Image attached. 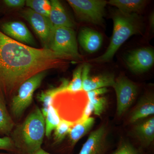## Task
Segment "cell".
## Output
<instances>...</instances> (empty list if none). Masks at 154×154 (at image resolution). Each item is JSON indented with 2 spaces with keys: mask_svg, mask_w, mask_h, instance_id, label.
<instances>
[{
  "mask_svg": "<svg viewBox=\"0 0 154 154\" xmlns=\"http://www.w3.org/2000/svg\"><path fill=\"white\" fill-rule=\"evenodd\" d=\"M61 119L57 110L53 106L51 105L48 108L47 114L45 118V136L49 138L51 136L53 131L56 128Z\"/></svg>",
  "mask_w": 154,
  "mask_h": 154,
  "instance_id": "20",
  "label": "cell"
},
{
  "mask_svg": "<svg viewBox=\"0 0 154 154\" xmlns=\"http://www.w3.org/2000/svg\"><path fill=\"white\" fill-rule=\"evenodd\" d=\"M78 40L81 47L88 53L92 54L99 50L102 46L103 37L98 31L85 27L80 30Z\"/></svg>",
  "mask_w": 154,
  "mask_h": 154,
  "instance_id": "15",
  "label": "cell"
},
{
  "mask_svg": "<svg viewBox=\"0 0 154 154\" xmlns=\"http://www.w3.org/2000/svg\"><path fill=\"white\" fill-rule=\"evenodd\" d=\"M48 49L74 60H82L79 53L75 33L72 28H53Z\"/></svg>",
  "mask_w": 154,
  "mask_h": 154,
  "instance_id": "4",
  "label": "cell"
},
{
  "mask_svg": "<svg viewBox=\"0 0 154 154\" xmlns=\"http://www.w3.org/2000/svg\"><path fill=\"white\" fill-rule=\"evenodd\" d=\"M90 70V65H83L82 72L83 91L87 93L100 88L113 87L116 80L114 75L110 73H105L91 76Z\"/></svg>",
  "mask_w": 154,
  "mask_h": 154,
  "instance_id": "12",
  "label": "cell"
},
{
  "mask_svg": "<svg viewBox=\"0 0 154 154\" xmlns=\"http://www.w3.org/2000/svg\"><path fill=\"white\" fill-rule=\"evenodd\" d=\"M149 23L150 27L152 30H154V13H152L149 17Z\"/></svg>",
  "mask_w": 154,
  "mask_h": 154,
  "instance_id": "31",
  "label": "cell"
},
{
  "mask_svg": "<svg viewBox=\"0 0 154 154\" xmlns=\"http://www.w3.org/2000/svg\"><path fill=\"white\" fill-rule=\"evenodd\" d=\"M74 123L65 119H61L60 123L54 129V143H61L68 135L69 132Z\"/></svg>",
  "mask_w": 154,
  "mask_h": 154,
  "instance_id": "23",
  "label": "cell"
},
{
  "mask_svg": "<svg viewBox=\"0 0 154 154\" xmlns=\"http://www.w3.org/2000/svg\"><path fill=\"white\" fill-rule=\"evenodd\" d=\"M68 84V81L63 80L61 85L59 87L50 88L46 91H42L37 95V99L42 103V107L40 110L44 118L47 114L49 106L53 105L54 99L56 95L65 91Z\"/></svg>",
  "mask_w": 154,
  "mask_h": 154,
  "instance_id": "18",
  "label": "cell"
},
{
  "mask_svg": "<svg viewBox=\"0 0 154 154\" xmlns=\"http://www.w3.org/2000/svg\"><path fill=\"white\" fill-rule=\"evenodd\" d=\"M67 2L81 21L96 25H102L104 22L107 1L68 0Z\"/></svg>",
  "mask_w": 154,
  "mask_h": 154,
  "instance_id": "6",
  "label": "cell"
},
{
  "mask_svg": "<svg viewBox=\"0 0 154 154\" xmlns=\"http://www.w3.org/2000/svg\"><path fill=\"white\" fill-rule=\"evenodd\" d=\"M109 154H144V153L129 141L121 140L117 148Z\"/></svg>",
  "mask_w": 154,
  "mask_h": 154,
  "instance_id": "25",
  "label": "cell"
},
{
  "mask_svg": "<svg viewBox=\"0 0 154 154\" xmlns=\"http://www.w3.org/2000/svg\"><path fill=\"white\" fill-rule=\"evenodd\" d=\"M46 74L47 71L40 72L26 80L19 87L11 99V110L14 117H21L31 105L34 92L41 85Z\"/></svg>",
  "mask_w": 154,
  "mask_h": 154,
  "instance_id": "5",
  "label": "cell"
},
{
  "mask_svg": "<svg viewBox=\"0 0 154 154\" xmlns=\"http://www.w3.org/2000/svg\"><path fill=\"white\" fill-rule=\"evenodd\" d=\"M3 33L6 36L20 43L34 45L33 35L24 23L13 21L4 23L2 27Z\"/></svg>",
  "mask_w": 154,
  "mask_h": 154,
  "instance_id": "13",
  "label": "cell"
},
{
  "mask_svg": "<svg viewBox=\"0 0 154 154\" xmlns=\"http://www.w3.org/2000/svg\"><path fill=\"white\" fill-rule=\"evenodd\" d=\"M94 111V107H93V105L91 104L90 101H88L87 105L84 109V111H83L82 116L78 122H83L87 120L89 117H91L90 116L92 114Z\"/></svg>",
  "mask_w": 154,
  "mask_h": 154,
  "instance_id": "28",
  "label": "cell"
},
{
  "mask_svg": "<svg viewBox=\"0 0 154 154\" xmlns=\"http://www.w3.org/2000/svg\"><path fill=\"white\" fill-rule=\"evenodd\" d=\"M21 16L31 25L40 39L44 47L43 48L48 49L50 37L53 29L48 18L37 14L30 8L22 11Z\"/></svg>",
  "mask_w": 154,
  "mask_h": 154,
  "instance_id": "9",
  "label": "cell"
},
{
  "mask_svg": "<svg viewBox=\"0 0 154 154\" xmlns=\"http://www.w3.org/2000/svg\"><path fill=\"white\" fill-rule=\"evenodd\" d=\"M33 154H51L49 153L48 152L45 151L42 148H41L38 149V151L34 152Z\"/></svg>",
  "mask_w": 154,
  "mask_h": 154,
  "instance_id": "32",
  "label": "cell"
},
{
  "mask_svg": "<svg viewBox=\"0 0 154 154\" xmlns=\"http://www.w3.org/2000/svg\"></svg>",
  "mask_w": 154,
  "mask_h": 154,
  "instance_id": "33",
  "label": "cell"
},
{
  "mask_svg": "<svg viewBox=\"0 0 154 154\" xmlns=\"http://www.w3.org/2000/svg\"><path fill=\"white\" fill-rule=\"evenodd\" d=\"M154 96L148 93L142 96L130 114L129 122L134 124L141 120L154 116Z\"/></svg>",
  "mask_w": 154,
  "mask_h": 154,
  "instance_id": "14",
  "label": "cell"
},
{
  "mask_svg": "<svg viewBox=\"0 0 154 154\" xmlns=\"http://www.w3.org/2000/svg\"><path fill=\"white\" fill-rule=\"evenodd\" d=\"M88 101L91 102L94 107V113L95 115L100 116L105 111L107 105V100L106 97L100 96L90 97Z\"/></svg>",
  "mask_w": 154,
  "mask_h": 154,
  "instance_id": "26",
  "label": "cell"
},
{
  "mask_svg": "<svg viewBox=\"0 0 154 154\" xmlns=\"http://www.w3.org/2000/svg\"><path fill=\"white\" fill-rule=\"evenodd\" d=\"M25 5L38 14L48 18L51 4L48 0H27Z\"/></svg>",
  "mask_w": 154,
  "mask_h": 154,
  "instance_id": "22",
  "label": "cell"
},
{
  "mask_svg": "<svg viewBox=\"0 0 154 154\" xmlns=\"http://www.w3.org/2000/svg\"><path fill=\"white\" fill-rule=\"evenodd\" d=\"M125 63L130 71L135 74L149 70L154 63V50L143 47L130 51L125 58Z\"/></svg>",
  "mask_w": 154,
  "mask_h": 154,
  "instance_id": "8",
  "label": "cell"
},
{
  "mask_svg": "<svg viewBox=\"0 0 154 154\" xmlns=\"http://www.w3.org/2000/svg\"><path fill=\"white\" fill-rule=\"evenodd\" d=\"M108 129L101 125L89 135L78 154H106L108 150Z\"/></svg>",
  "mask_w": 154,
  "mask_h": 154,
  "instance_id": "10",
  "label": "cell"
},
{
  "mask_svg": "<svg viewBox=\"0 0 154 154\" xmlns=\"http://www.w3.org/2000/svg\"><path fill=\"white\" fill-rule=\"evenodd\" d=\"M51 8L48 17L53 28L67 27L73 28L74 24L61 3L57 0L51 1Z\"/></svg>",
  "mask_w": 154,
  "mask_h": 154,
  "instance_id": "16",
  "label": "cell"
},
{
  "mask_svg": "<svg viewBox=\"0 0 154 154\" xmlns=\"http://www.w3.org/2000/svg\"><path fill=\"white\" fill-rule=\"evenodd\" d=\"M146 3L145 0H110L107 2V4L126 14H138L144 8Z\"/></svg>",
  "mask_w": 154,
  "mask_h": 154,
  "instance_id": "19",
  "label": "cell"
},
{
  "mask_svg": "<svg viewBox=\"0 0 154 154\" xmlns=\"http://www.w3.org/2000/svg\"><path fill=\"white\" fill-rule=\"evenodd\" d=\"M112 88L116 94V114L121 116L134 103L137 97L138 88L135 83L123 76L115 80Z\"/></svg>",
  "mask_w": 154,
  "mask_h": 154,
  "instance_id": "7",
  "label": "cell"
},
{
  "mask_svg": "<svg viewBox=\"0 0 154 154\" xmlns=\"http://www.w3.org/2000/svg\"><path fill=\"white\" fill-rule=\"evenodd\" d=\"M45 133L44 116L40 108L36 107L14 130L12 139L17 149L33 154L42 148Z\"/></svg>",
  "mask_w": 154,
  "mask_h": 154,
  "instance_id": "3",
  "label": "cell"
},
{
  "mask_svg": "<svg viewBox=\"0 0 154 154\" xmlns=\"http://www.w3.org/2000/svg\"><path fill=\"white\" fill-rule=\"evenodd\" d=\"M14 126V121L6 109L4 102L0 99V133L9 134Z\"/></svg>",
  "mask_w": 154,
  "mask_h": 154,
  "instance_id": "21",
  "label": "cell"
},
{
  "mask_svg": "<svg viewBox=\"0 0 154 154\" xmlns=\"http://www.w3.org/2000/svg\"><path fill=\"white\" fill-rule=\"evenodd\" d=\"M95 123V118L90 117L84 121H77L74 125L68 135L71 149L73 148L79 140L91 131Z\"/></svg>",
  "mask_w": 154,
  "mask_h": 154,
  "instance_id": "17",
  "label": "cell"
},
{
  "mask_svg": "<svg viewBox=\"0 0 154 154\" xmlns=\"http://www.w3.org/2000/svg\"><path fill=\"white\" fill-rule=\"evenodd\" d=\"M113 28L110 44L105 52L90 61L108 62L113 59L117 51L131 36L142 32V21L138 14H126L117 11L113 15Z\"/></svg>",
  "mask_w": 154,
  "mask_h": 154,
  "instance_id": "2",
  "label": "cell"
},
{
  "mask_svg": "<svg viewBox=\"0 0 154 154\" xmlns=\"http://www.w3.org/2000/svg\"><path fill=\"white\" fill-rule=\"evenodd\" d=\"M4 3L10 8H17L23 7L25 5V0H5Z\"/></svg>",
  "mask_w": 154,
  "mask_h": 154,
  "instance_id": "29",
  "label": "cell"
},
{
  "mask_svg": "<svg viewBox=\"0 0 154 154\" xmlns=\"http://www.w3.org/2000/svg\"><path fill=\"white\" fill-rule=\"evenodd\" d=\"M107 91H108V90H107V88L96 89V90L87 92V96H88V98L100 96L106 94L107 93Z\"/></svg>",
  "mask_w": 154,
  "mask_h": 154,
  "instance_id": "30",
  "label": "cell"
},
{
  "mask_svg": "<svg viewBox=\"0 0 154 154\" xmlns=\"http://www.w3.org/2000/svg\"><path fill=\"white\" fill-rule=\"evenodd\" d=\"M83 65H81L75 70L71 81L69 82L65 91L71 93H76L83 91L82 72Z\"/></svg>",
  "mask_w": 154,
  "mask_h": 154,
  "instance_id": "24",
  "label": "cell"
},
{
  "mask_svg": "<svg viewBox=\"0 0 154 154\" xmlns=\"http://www.w3.org/2000/svg\"><path fill=\"white\" fill-rule=\"evenodd\" d=\"M17 149L12 138L9 137H0V150L15 151Z\"/></svg>",
  "mask_w": 154,
  "mask_h": 154,
  "instance_id": "27",
  "label": "cell"
},
{
  "mask_svg": "<svg viewBox=\"0 0 154 154\" xmlns=\"http://www.w3.org/2000/svg\"><path fill=\"white\" fill-rule=\"evenodd\" d=\"M133 124V134L139 142V148L144 153V151L149 148L154 142V116L139 120Z\"/></svg>",
  "mask_w": 154,
  "mask_h": 154,
  "instance_id": "11",
  "label": "cell"
},
{
  "mask_svg": "<svg viewBox=\"0 0 154 154\" xmlns=\"http://www.w3.org/2000/svg\"><path fill=\"white\" fill-rule=\"evenodd\" d=\"M66 60H70L50 50L20 43L0 31V99L12 98L26 80Z\"/></svg>",
  "mask_w": 154,
  "mask_h": 154,
  "instance_id": "1",
  "label": "cell"
}]
</instances>
